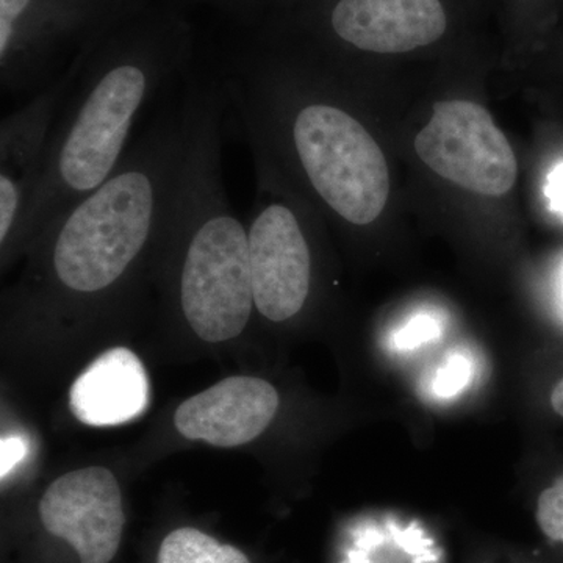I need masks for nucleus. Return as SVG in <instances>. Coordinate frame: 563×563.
<instances>
[{"label":"nucleus","instance_id":"f257e3e1","mask_svg":"<svg viewBox=\"0 0 563 563\" xmlns=\"http://www.w3.org/2000/svg\"><path fill=\"white\" fill-rule=\"evenodd\" d=\"M180 0H124L92 33L55 122L25 243L113 176L151 99L190 73L195 29Z\"/></svg>","mask_w":563,"mask_h":563},{"label":"nucleus","instance_id":"f03ea898","mask_svg":"<svg viewBox=\"0 0 563 563\" xmlns=\"http://www.w3.org/2000/svg\"><path fill=\"white\" fill-rule=\"evenodd\" d=\"M454 0H276L254 29L320 63L404 57L442 46L461 25Z\"/></svg>","mask_w":563,"mask_h":563},{"label":"nucleus","instance_id":"7ed1b4c3","mask_svg":"<svg viewBox=\"0 0 563 563\" xmlns=\"http://www.w3.org/2000/svg\"><path fill=\"white\" fill-rule=\"evenodd\" d=\"M257 196L247 225L254 309L272 322L302 312L313 279V255L303 210L284 174L261 151L251 150Z\"/></svg>","mask_w":563,"mask_h":563},{"label":"nucleus","instance_id":"20e7f679","mask_svg":"<svg viewBox=\"0 0 563 563\" xmlns=\"http://www.w3.org/2000/svg\"><path fill=\"white\" fill-rule=\"evenodd\" d=\"M96 31V29H95ZM92 31L65 70L0 124V244L2 252L25 243L29 218L49 150L55 122L91 51Z\"/></svg>","mask_w":563,"mask_h":563},{"label":"nucleus","instance_id":"39448f33","mask_svg":"<svg viewBox=\"0 0 563 563\" xmlns=\"http://www.w3.org/2000/svg\"><path fill=\"white\" fill-rule=\"evenodd\" d=\"M413 147L426 168L463 191L501 198L517 185L512 144L481 103L437 102Z\"/></svg>","mask_w":563,"mask_h":563},{"label":"nucleus","instance_id":"423d86ee","mask_svg":"<svg viewBox=\"0 0 563 563\" xmlns=\"http://www.w3.org/2000/svg\"><path fill=\"white\" fill-rule=\"evenodd\" d=\"M120 3L99 7L88 0H0L2 90L35 95L46 87L60 74L62 58L69 51H79Z\"/></svg>","mask_w":563,"mask_h":563},{"label":"nucleus","instance_id":"0eeeda50","mask_svg":"<svg viewBox=\"0 0 563 563\" xmlns=\"http://www.w3.org/2000/svg\"><path fill=\"white\" fill-rule=\"evenodd\" d=\"M41 523L79 554L80 563H110L120 550L125 517L120 484L103 466L58 477L40 504Z\"/></svg>","mask_w":563,"mask_h":563},{"label":"nucleus","instance_id":"6e6552de","mask_svg":"<svg viewBox=\"0 0 563 563\" xmlns=\"http://www.w3.org/2000/svg\"><path fill=\"white\" fill-rule=\"evenodd\" d=\"M279 409V395L266 380L233 376L181 402L174 422L188 440L220 448L257 439Z\"/></svg>","mask_w":563,"mask_h":563},{"label":"nucleus","instance_id":"1a4fd4ad","mask_svg":"<svg viewBox=\"0 0 563 563\" xmlns=\"http://www.w3.org/2000/svg\"><path fill=\"white\" fill-rule=\"evenodd\" d=\"M150 402V380L143 363L128 347L99 355L74 380L69 409L87 426L107 428L139 418Z\"/></svg>","mask_w":563,"mask_h":563},{"label":"nucleus","instance_id":"9d476101","mask_svg":"<svg viewBox=\"0 0 563 563\" xmlns=\"http://www.w3.org/2000/svg\"><path fill=\"white\" fill-rule=\"evenodd\" d=\"M157 563H251L239 548L195 528L176 529L163 540Z\"/></svg>","mask_w":563,"mask_h":563},{"label":"nucleus","instance_id":"9b49d317","mask_svg":"<svg viewBox=\"0 0 563 563\" xmlns=\"http://www.w3.org/2000/svg\"><path fill=\"white\" fill-rule=\"evenodd\" d=\"M563 0H506L507 20L517 44L547 38L561 13Z\"/></svg>","mask_w":563,"mask_h":563},{"label":"nucleus","instance_id":"f8f14e48","mask_svg":"<svg viewBox=\"0 0 563 563\" xmlns=\"http://www.w3.org/2000/svg\"><path fill=\"white\" fill-rule=\"evenodd\" d=\"M185 7L206 5L243 27H255L276 0H180Z\"/></svg>","mask_w":563,"mask_h":563},{"label":"nucleus","instance_id":"ddd939ff","mask_svg":"<svg viewBox=\"0 0 563 563\" xmlns=\"http://www.w3.org/2000/svg\"><path fill=\"white\" fill-rule=\"evenodd\" d=\"M537 523L548 539L563 543V476L540 495Z\"/></svg>","mask_w":563,"mask_h":563},{"label":"nucleus","instance_id":"4468645a","mask_svg":"<svg viewBox=\"0 0 563 563\" xmlns=\"http://www.w3.org/2000/svg\"><path fill=\"white\" fill-rule=\"evenodd\" d=\"M468 373L466 369V362L463 358H457V361L453 362V365L450 366V377L444 379V383L440 385L439 391L442 395H453L457 387H461V383H457V377L455 376H465Z\"/></svg>","mask_w":563,"mask_h":563},{"label":"nucleus","instance_id":"2eb2a0df","mask_svg":"<svg viewBox=\"0 0 563 563\" xmlns=\"http://www.w3.org/2000/svg\"><path fill=\"white\" fill-rule=\"evenodd\" d=\"M2 448V476H5V473L10 472L11 466L20 461L21 454L16 453V451H21L22 448L20 442H13V440H9V442L3 440Z\"/></svg>","mask_w":563,"mask_h":563},{"label":"nucleus","instance_id":"dca6fc26","mask_svg":"<svg viewBox=\"0 0 563 563\" xmlns=\"http://www.w3.org/2000/svg\"><path fill=\"white\" fill-rule=\"evenodd\" d=\"M551 406L554 412L563 417V379L555 385L553 393H551Z\"/></svg>","mask_w":563,"mask_h":563},{"label":"nucleus","instance_id":"f3484780","mask_svg":"<svg viewBox=\"0 0 563 563\" xmlns=\"http://www.w3.org/2000/svg\"><path fill=\"white\" fill-rule=\"evenodd\" d=\"M88 2L95 3V5L99 7H113L117 3H120L121 0H88Z\"/></svg>","mask_w":563,"mask_h":563}]
</instances>
